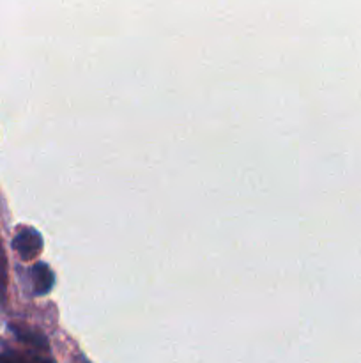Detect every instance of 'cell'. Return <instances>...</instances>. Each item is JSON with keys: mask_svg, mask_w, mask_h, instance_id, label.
Listing matches in <instances>:
<instances>
[{"mask_svg": "<svg viewBox=\"0 0 361 363\" xmlns=\"http://www.w3.org/2000/svg\"><path fill=\"white\" fill-rule=\"evenodd\" d=\"M13 250L23 261H32L42 252V238L32 227H21L13 240Z\"/></svg>", "mask_w": 361, "mask_h": 363, "instance_id": "6da1fadb", "label": "cell"}, {"mask_svg": "<svg viewBox=\"0 0 361 363\" xmlns=\"http://www.w3.org/2000/svg\"><path fill=\"white\" fill-rule=\"evenodd\" d=\"M30 280L35 296H46L55 286V273L46 262H38V264L32 266Z\"/></svg>", "mask_w": 361, "mask_h": 363, "instance_id": "7a4b0ae2", "label": "cell"}, {"mask_svg": "<svg viewBox=\"0 0 361 363\" xmlns=\"http://www.w3.org/2000/svg\"><path fill=\"white\" fill-rule=\"evenodd\" d=\"M11 332L16 335L18 340H21V342H25L27 346L34 347V350H39V351H48V340H46V337L42 335V333L35 332V330L28 328V326L25 325H16V323H13V325H9Z\"/></svg>", "mask_w": 361, "mask_h": 363, "instance_id": "3957f363", "label": "cell"}, {"mask_svg": "<svg viewBox=\"0 0 361 363\" xmlns=\"http://www.w3.org/2000/svg\"><path fill=\"white\" fill-rule=\"evenodd\" d=\"M7 280H9V275H7V257L2 247V240H0V300H4L7 294Z\"/></svg>", "mask_w": 361, "mask_h": 363, "instance_id": "277c9868", "label": "cell"}, {"mask_svg": "<svg viewBox=\"0 0 361 363\" xmlns=\"http://www.w3.org/2000/svg\"><path fill=\"white\" fill-rule=\"evenodd\" d=\"M0 363H50L41 360L38 357H28V354H16V353H2L0 354Z\"/></svg>", "mask_w": 361, "mask_h": 363, "instance_id": "5b68a950", "label": "cell"}]
</instances>
